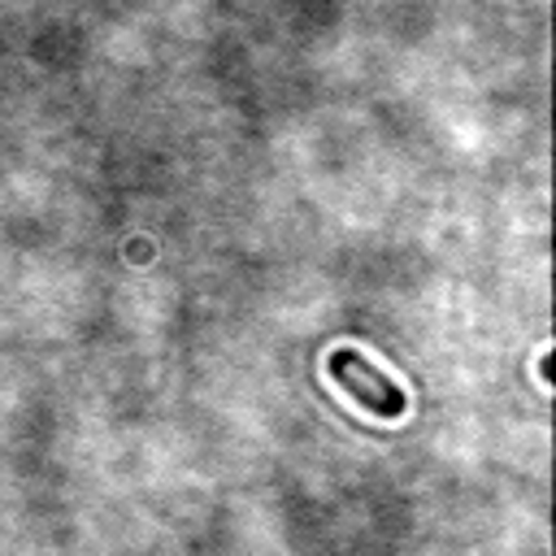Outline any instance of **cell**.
<instances>
[{
  "label": "cell",
  "mask_w": 556,
  "mask_h": 556,
  "mask_svg": "<svg viewBox=\"0 0 556 556\" xmlns=\"http://www.w3.org/2000/svg\"><path fill=\"white\" fill-rule=\"evenodd\" d=\"M330 374H334V382H339L356 404H365L369 413H378V417H400V413H404V391H400L374 361H365L361 352L334 348V352H330Z\"/></svg>",
  "instance_id": "6da1fadb"
}]
</instances>
